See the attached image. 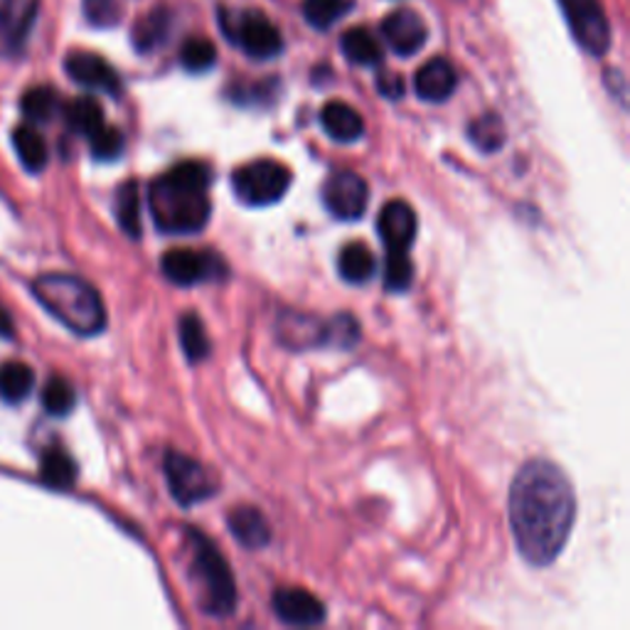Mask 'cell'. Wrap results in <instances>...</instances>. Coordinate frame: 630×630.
<instances>
[{"instance_id": "6da1fadb", "label": "cell", "mask_w": 630, "mask_h": 630, "mask_svg": "<svg viewBox=\"0 0 630 630\" xmlns=\"http://www.w3.org/2000/svg\"><path fill=\"white\" fill-rule=\"evenodd\" d=\"M577 518L569 478L544 458L527 461L510 486V527L527 564L549 567L567 547Z\"/></svg>"}, {"instance_id": "7a4b0ae2", "label": "cell", "mask_w": 630, "mask_h": 630, "mask_svg": "<svg viewBox=\"0 0 630 630\" xmlns=\"http://www.w3.org/2000/svg\"><path fill=\"white\" fill-rule=\"evenodd\" d=\"M212 168L202 160H182L148 188L153 222L166 234H198L210 222Z\"/></svg>"}, {"instance_id": "3957f363", "label": "cell", "mask_w": 630, "mask_h": 630, "mask_svg": "<svg viewBox=\"0 0 630 630\" xmlns=\"http://www.w3.org/2000/svg\"><path fill=\"white\" fill-rule=\"evenodd\" d=\"M32 293L42 308H48L62 326L77 336H97L107 326L101 296L94 286L72 277V273H44V277L32 281Z\"/></svg>"}, {"instance_id": "277c9868", "label": "cell", "mask_w": 630, "mask_h": 630, "mask_svg": "<svg viewBox=\"0 0 630 630\" xmlns=\"http://www.w3.org/2000/svg\"><path fill=\"white\" fill-rule=\"evenodd\" d=\"M190 542V579L198 591V606L208 616H229L237 609V587L222 557L200 530H188Z\"/></svg>"}, {"instance_id": "5b68a950", "label": "cell", "mask_w": 630, "mask_h": 630, "mask_svg": "<svg viewBox=\"0 0 630 630\" xmlns=\"http://www.w3.org/2000/svg\"><path fill=\"white\" fill-rule=\"evenodd\" d=\"M291 180L289 166L273 158H257L234 170L232 190L237 200L249 208H267V204H277L289 192Z\"/></svg>"}, {"instance_id": "8992f818", "label": "cell", "mask_w": 630, "mask_h": 630, "mask_svg": "<svg viewBox=\"0 0 630 630\" xmlns=\"http://www.w3.org/2000/svg\"><path fill=\"white\" fill-rule=\"evenodd\" d=\"M579 48L601 57L611 48V26L599 0H559Z\"/></svg>"}, {"instance_id": "52a82bcc", "label": "cell", "mask_w": 630, "mask_h": 630, "mask_svg": "<svg viewBox=\"0 0 630 630\" xmlns=\"http://www.w3.org/2000/svg\"><path fill=\"white\" fill-rule=\"evenodd\" d=\"M160 269H163V277L176 286H198L227 277L224 259L208 249H170L163 254Z\"/></svg>"}, {"instance_id": "ba28073f", "label": "cell", "mask_w": 630, "mask_h": 630, "mask_svg": "<svg viewBox=\"0 0 630 630\" xmlns=\"http://www.w3.org/2000/svg\"><path fill=\"white\" fill-rule=\"evenodd\" d=\"M222 22L232 42H237L254 60H271L283 50L279 28L259 10H244V13L234 16V20L224 18Z\"/></svg>"}, {"instance_id": "9c48e42d", "label": "cell", "mask_w": 630, "mask_h": 630, "mask_svg": "<svg viewBox=\"0 0 630 630\" xmlns=\"http://www.w3.org/2000/svg\"><path fill=\"white\" fill-rule=\"evenodd\" d=\"M166 478L173 498L186 508L212 498L217 490V480L208 468L180 451H170L166 456Z\"/></svg>"}, {"instance_id": "30bf717a", "label": "cell", "mask_w": 630, "mask_h": 630, "mask_svg": "<svg viewBox=\"0 0 630 630\" xmlns=\"http://www.w3.org/2000/svg\"><path fill=\"white\" fill-rule=\"evenodd\" d=\"M320 198H323L326 210L338 220L354 222L368 210L370 188L354 170H336L326 178Z\"/></svg>"}, {"instance_id": "8fae6325", "label": "cell", "mask_w": 630, "mask_h": 630, "mask_svg": "<svg viewBox=\"0 0 630 630\" xmlns=\"http://www.w3.org/2000/svg\"><path fill=\"white\" fill-rule=\"evenodd\" d=\"M382 36L399 57H411L427 44L429 28L417 10L399 8L384 18Z\"/></svg>"}, {"instance_id": "7c38bea8", "label": "cell", "mask_w": 630, "mask_h": 630, "mask_svg": "<svg viewBox=\"0 0 630 630\" xmlns=\"http://www.w3.org/2000/svg\"><path fill=\"white\" fill-rule=\"evenodd\" d=\"M273 613L286 626H320L326 621V603L306 589H279L273 591Z\"/></svg>"}, {"instance_id": "4fadbf2b", "label": "cell", "mask_w": 630, "mask_h": 630, "mask_svg": "<svg viewBox=\"0 0 630 630\" xmlns=\"http://www.w3.org/2000/svg\"><path fill=\"white\" fill-rule=\"evenodd\" d=\"M64 70L70 74L77 84H82L87 89L107 91V94H119L121 82L119 74L113 72V67L94 52L77 50L64 60Z\"/></svg>"}, {"instance_id": "5bb4252c", "label": "cell", "mask_w": 630, "mask_h": 630, "mask_svg": "<svg viewBox=\"0 0 630 630\" xmlns=\"http://www.w3.org/2000/svg\"><path fill=\"white\" fill-rule=\"evenodd\" d=\"M377 232H380L382 242L389 249H402L407 251L414 244L417 237V212L409 208V202L404 200H392L387 202L380 220H377Z\"/></svg>"}, {"instance_id": "9a60e30c", "label": "cell", "mask_w": 630, "mask_h": 630, "mask_svg": "<svg viewBox=\"0 0 630 630\" xmlns=\"http://www.w3.org/2000/svg\"><path fill=\"white\" fill-rule=\"evenodd\" d=\"M456 70L449 60L443 57H433L427 64H421V70L414 77V91L417 97L431 104H441L456 91Z\"/></svg>"}, {"instance_id": "2e32d148", "label": "cell", "mask_w": 630, "mask_h": 630, "mask_svg": "<svg viewBox=\"0 0 630 630\" xmlns=\"http://www.w3.org/2000/svg\"><path fill=\"white\" fill-rule=\"evenodd\" d=\"M229 532L234 534V540L247 547V549H261L271 542V527L263 518L261 510L251 506H237L227 514Z\"/></svg>"}, {"instance_id": "e0dca14e", "label": "cell", "mask_w": 630, "mask_h": 630, "mask_svg": "<svg viewBox=\"0 0 630 630\" xmlns=\"http://www.w3.org/2000/svg\"><path fill=\"white\" fill-rule=\"evenodd\" d=\"M326 330L328 323L303 313H286L279 320V338L293 350L326 346Z\"/></svg>"}, {"instance_id": "ac0fdd59", "label": "cell", "mask_w": 630, "mask_h": 630, "mask_svg": "<svg viewBox=\"0 0 630 630\" xmlns=\"http://www.w3.org/2000/svg\"><path fill=\"white\" fill-rule=\"evenodd\" d=\"M320 123L326 133L338 143H352L364 133V121L346 101H328L320 111Z\"/></svg>"}, {"instance_id": "d6986e66", "label": "cell", "mask_w": 630, "mask_h": 630, "mask_svg": "<svg viewBox=\"0 0 630 630\" xmlns=\"http://www.w3.org/2000/svg\"><path fill=\"white\" fill-rule=\"evenodd\" d=\"M377 261L368 244L352 242L348 247H342L338 257V271L342 281L348 283H368L374 277Z\"/></svg>"}, {"instance_id": "ffe728a7", "label": "cell", "mask_w": 630, "mask_h": 630, "mask_svg": "<svg viewBox=\"0 0 630 630\" xmlns=\"http://www.w3.org/2000/svg\"><path fill=\"white\" fill-rule=\"evenodd\" d=\"M36 387V372L30 364L20 360H10L0 364V399H6L10 404H18Z\"/></svg>"}, {"instance_id": "44dd1931", "label": "cell", "mask_w": 630, "mask_h": 630, "mask_svg": "<svg viewBox=\"0 0 630 630\" xmlns=\"http://www.w3.org/2000/svg\"><path fill=\"white\" fill-rule=\"evenodd\" d=\"M340 48H342V54H346L352 64H360V67L380 64L384 57L380 42H377L372 32L364 28L348 30L340 40Z\"/></svg>"}, {"instance_id": "7402d4cb", "label": "cell", "mask_w": 630, "mask_h": 630, "mask_svg": "<svg viewBox=\"0 0 630 630\" xmlns=\"http://www.w3.org/2000/svg\"><path fill=\"white\" fill-rule=\"evenodd\" d=\"M13 146L20 163L26 166L30 173H40V170L48 166V143H44L40 131L32 129V126H18L13 131Z\"/></svg>"}, {"instance_id": "603a6c76", "label": "cell", "mask_w": 630, "mask_h": 630, "mask_svg": "<svg viewBox=\"0 0 630 630\" xmlns=\"http://www.w3.org/2000/svg\"><path fill=\"white\" fill-rule=\"evenodd\" d=\"M117 222L131 239L141 237V198H139V182L129 180L117 190Z\"/></svg>"}, {"instance_id": "cb8c5ba5", "label": "cell", "mask_w": 630, "mask_h": 630, "mask_svg": "<svg viewBox=\"0 0 630 630\" xmlns=\"http://www.w3.org/2000/svg\"><path fill=\"white\" fill-rule=\"evenodd\" d=\"M67 123L72 126V131L89 136L97 133L101 126H104V109H101L99 101L94 97H77L64 109Z\"/></svg>"}, {"instance_id": "d4e9b609", "label": "cell", "mask_w": 630, "mask_h": 630, "mask_svg": "<svg viewBox=\"0 0 630 630\" xmlns=\"http://www.w3.org/2000/svg\"><path fill=\"white\" fill-rule=\"evenodd\" d=\"M40 478L44 483L57 488V490H67L74 486L77 480V463L70 453H64L60 449L44 451L42 461H40Z\"/></svg>"}, {"instance_id": "484cf974", "label": "cell", "mask_w": 630, "mask_h": 630, "mask_svg": "<svg viewBox=\"0 0 630 630\" xmlns=\"http://www.w3.org/2000/svg\"><path fill=\"white\" fill-rule=\"evenodd\" d=\"M180 346L190 362H202L210 354V338L198 313H186L180 318Z\"/></svg>"}, {"instance_id": "4316f807", "label": "cell", "mask_w": 630, "mask_h": 630, "mask_svg": "<svg viewBox=\"0 0 630 630\" xmlns=\"http://www.w3.org/2000/svg\"><path fill=\"white\" fill-rule=\"evenodd\" d=\"M468 136L483 153H498L508 139L506 123H502L498 113H483V117L476 119L468 126Z\"/></svg>"}, {"instance_id": "83f0119b", "label": "cell", "mask_w": 630, "mask_h": 630, "mask_svg": "<svg viewBox=\"0 0 630 630\" xmlns=\"http://www.w3.org/2000/svg\"><path fill=\"white\" fill-rule=\"evenodd\" d=\"M30 0H0V36L10 44L20 42L30 26Z\"/></svg>"}, {"instance_id": "f1b7e54d", "label": "cell", "mask_w": 630, "mask_h": 630, "mask_svg": "<svg viewBox=\"0 0 630 630\" xmlns=\"http://www.w3.org/2000/svg\"><path fill=\"white\" fill-rule=\"evenodd\" d=\"M352 6L354 0H303V16L308 26H313L316 30H328L346 18Z\"/></svg>"}, {"instance_id": "f546056e", "label": "cell", "mask_w": 630, "mask_h": 630, "mask_svg": "<svg viewBox=\"0 0 630 630\" xmlns=\"http://www.w3.org/2000/svg\"><path fill=\"white\" fill-rule=\"evenodd\" d=\"M414 281V263L402 249H389L384 261V289L402 293Z\"/></svg>"}, {"instance_id": "4dcf8cb0", "label": "cell", "mask_w": 630, "mask_h": 630, "mask_svg": "<svg viewBox=\"0 0 630 630\" xmlns=\"http://www.w3.org/2000/svg\"><path fill=\"white\" fill-rule=\"evenodd\" d=\"M22 117L30 119L32 123L50 121L57 111V94L50 87H32L20 99Z\"/></svg>"}, {"instance_id": "1f68e13d", "label": "cell", "mask_w": 630, "mask_h": 630, "mask_svg": "<svg viewBox=\"0 0 630 630\" xmlns=\"http://www.w3.org/2000/svg\"><path fill=\"white\" fill-rule=\"evenodd\" d=\"M214 62H217V50H214L212 40L198 36V38H188L186 42H182L180 64L186 67L188 72L192 74L208 72Z\"/></svg>"}, {"instance_id": "d6a6232c", "label": "cell", "mask_w": 630, "mask_h": 630, "mask_svg": "<svg viewBox=\"0 0 630 630\" xmlns=\"http://www.w3.org/2000/svg\"><path fill=\"white\" fill-rule=\"evenodd\" d=\"M77 394L74 387L64 380V377H52V380L42 389V407L52 417H64L74 409Z\"/></svg>"}, {"instance_id": "836d02e7", "label": "cell", "mask_w": 630, "mask_h": 630, "mask_svg": "<svg viewBox=\"0 0 630 630\" xmlns=\"http://www.w3.org/2000/svg\"><path fill=\"white\" fill-rule=\"evenodd\" d=\"M89 146L97 160H117L123 153V133L104 123L97 133L89 136Z\"/></svg>"}, {"instance_id": "e575fe53", "label": "cell", "mask_w": 630, "mask_h": 630, "mask_svg": "<svg viewBox=\"0 0 630 630\" xmlns=\"http://www.w3.org/2000/svg\"><path fill=\"white\" fill-rule=\"evenodd\" d=\"M360 338V323L350 313H340L328 323L326 346L330 348H352Z\"/></svg>"}, {"instance_id": "d590c367", "label": "cell", "mask_w": 630, "mask_h": 630, "mask_svg": "<svg viewBox=\"0 0 630 630\" xmlns=\"http://www.w3.org/2000/svg\"><path fill=\"white\" fill-rule=\"evenodd\" d=\"M163 36H166V18L163 13H153L151 18H146L139 22V26H136V32H133L136 48L143 52L151 50L160 40H163Z\"/></svg>"}, {"instance_id": "8d00e7d4", "label": "cell", "mask_w": 630, "mask_h": 630, "mask_svg": "<svg viewBox=\"0 0 630 630\" xmlns=\"http://www.w3.org/2000/svg\"><path fill=\"white\" fill-rule=\"evenodd\" d=\"M377 89H380V94L387 99H402L407 87H404L402 74L382 70L380 74H377Z\"/></svg>"}, {"instance_id": "74e56055", "label": "cell", "mask_w": 630, "mask_h": 630, "mask_svg": "<svg viewBox=\"0 0 630 630\" xmlns=\"http://www.w3.org/2000/svg\"><path fill=\"white\" fill-rule=\"evenodd\" d=\"M13 333V323H10V316L0 308V338H8Z\"/></svg>"}]
</instances>
